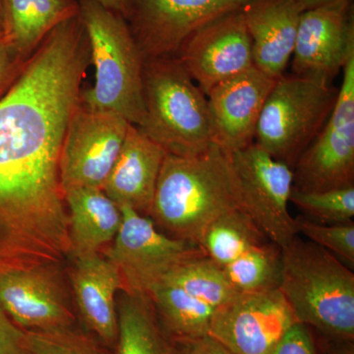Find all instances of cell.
Wrapping results in <instances>:
<instances>
[{
    "mask_svg": "<svg viewBox=\"0 0 354 354\" xmlns=\"http://www.w3.org/2000/svg\"><path fill=\"white\" fill-rule=\"evenodd\" d=\"M27 334L32 354H113L92 335L75 327Z\"/></svg>",
    "mask_w": 354,
    "mask_h": 354,
    "instance_id": "83f0119b",
    "label": "cell"
},
{
    "mask_svg": "<svg viewBox=\"0 0 354 354\" xmlns=\"http://www.w3.org/2000/svg\"><path fill=\"white\" fill-rule=\"evenodd\" d=\"M120 208L122 223L104 256L120 271L125 292L148 295L177 266L205 255L197 244L160 232L150 216Z\"/></svg>",
    "mask_w": 354,
    "mask_h": 354,
    "instance_id": "52a82bcc",
    "label": "cell"
},
{
    "mask_svg": "<svg viewBox=\"0 0 354 354\" xmlns=\"http://www.w3.org/2000/svg\"><path fill=\"white\" fill-rule=\"evenodd\" d=\"M297 323L279 288L239 292L215 310L209 335L234 354H271Z\"/></svg>",
    "mask_w": 354,
    "mask_h": 354,
    "instance_id": "7c38bea8",
    "label": "cell"
},
{
    "mask_svg": "<svg viewBox=\"0 0 354 354\" xmlns=\"http://www.w3.org/2000/svg\"><path fill=\"white\" fill-rule=\"evenodd\" d=\"M130 124L118 113L90 109L79 101L67 125L60 153L64 192L72 188L102 189Z\"/></svg>",
    "mask_w": 354,
    "mask_h": 354,
    "instance_id": "ba28073f",
    "label": "cell"
},
{
    "mask_svg": "<svg viewBox=\"0 0 354 354\" xmlns=\"http://www.w3.org/2000/svg\"><path fill=\"white\" fill-rule=\"evenodd\" d=\"M293 75L334 77L354 57L353 0L304 11L292 55Z\"/></svg>",
    "mask_w": 354,
    "mask_h": 354,
    "instance_id": "9a60e30c",
    "label": "cell"
},
{
    "mask_svg": "<svg viewBox=\"0 0 354 354\" xmlns=\"http://www.w3.org/2000/svg\"><path fill=\"white\" fill-rule=\"evenodd\" d=\"M329 354H354L353 346L351 342H342L341 346L333 348Z\"/></svg>",
    "mask_w": 354,
    "mask_h": 354,
    "instance_id": "d590c367",
    "label": "cell"
},
{
    "mask_svg": "<svg viewBox=\"0 0 354 354\" xmlns=\"http://www.w3.org/2000/svg\"><path fill=\"white\" fill-rule=\"evenodd\" d=\"M121 292L113 354H171V341L160 327L150 297Z\"/></svg>",
    "mask_w": 354,
    "mask_h": 354,
    "instance_id": "7402d4cb",
    "label": "cell"
},
{
    "mask_svg": "<svg viewBox=\"0 0 354 354\" xmlns=\"http://www.w3.org/2000/svg\"><path fill=\"white\" fill-rule=\"evenodd\" d=\"M90 64L78 14L46 37L0 99V272L69 255L60 153Z\"/></svg>",
    "mask_w": 354,
    "mask_h": 354,
    "instance_id": "6da1fadb",
    "label": "cell"
},
{
    "mask_svg": "<svg viewBox=\"0 0 354 354\" xmlns=\"http://www.w3.org/2000/svg\"><path fill=\"white\" fill-rule=\"evenodd\" d=\"M102 6L121 14L127 19L129 11V1L128 0H97Z\"/></svg>",
    "mask_w": 354,
    "mask_h": 354,
    "instance_id": "836d02e7",
    "label": "cell"
},
{
    "mask_svg": "<svg viewBox=\"0 0 354 354\" xmlns=\"http://www.w3.org/2000/svg\"><path fill=\"white\" fill-rule=\"evenodd\" d=\"M271 354H317L315 341L309 327L299 323L293 325Z\"/></svg>",
    "mask_w": 354,
    "mask_h": 354,
    "instance_id": "1f68e13d",
    "label": "cell"
},
{
    "mask_svg": "<svg viewBox=\"0 0 354 354\" xmlns=\"http://www.w3.org/2000/svg\"><path fill=\"white\" fill-rule=\"evenodd\" d=\"M68 214L70 255L100 253L113 242L122 223V212L102 189L72 188L64 191Z\"/></svg>",
    "mask_w": 354,
    "mask_h": 354,
    "instance_id": "ffe728a7",
    "label": "cell"
},
{
    "mask_svg": "<svg viewBox=\"0 0 354 354\" xmlns=\"http://www.w3.org/2000/svg\"><path fill=\"white\" fill-rule=\"evenodd\" d=\"M290 202L326 225L349 223L354 216V186L314 192L292 188Z\"/></svg>",
    "mask_w": 354,
    "mask_h": 354,
    "instance_id": "4316f807",
    "label": "cell"
},
{
    "mask_svg": "<svg viewBox=\"0 0 354 354\" xmlns=\"http://www.w3.org/2000/svg\"><path fill=\"white\" fill-rule=\"evenodd\" d=\"M339 88L315 76H281L266 100L255 143L292 169L330 118Z\"/></svg>",
    "mask_w": 354,
    "mask_h": 354,
    "instance_id": "8992f818",
    "label": "cell"
},
{
    "mask_svg": "<svg viewBox=\"0 0 354 354\" xmlns=\"http://www.w3.org/2000/svg\"><path fill=\"white\" fill-rule=\"evenodd\" d=\"M160 327L169 341L209 335L215 308L178 286L160 283L149 293Z\"/></svg>",
    "mask_w": 354,
    "mask_h": 354,
    "instance_id": "603a6c76",
    "label": "cell"
},
{
    "mask_svg": "<svg viewBox=\"0 0 354 354\" xmlns=\"http://www.w3.org/2000/svg\"><path fill=\"white\" fill-rule=\"evenodd\" d=\"M281 249L283 293L297 323L342 342L354 339V274L311 241L297 236Z\"/></svg>",
    "mask_w": 354,
    "mask_h": 354,
    "instance_id": "3957f363",
    "label": "cell"
},
{
    "mask_svg": "<svg viewBox=\"0 0 354 354\" xmlns=\"http://www.w3.org/2000/svg\"><path fill=\"white\" fill-rule=\"evenodd\" d=\"M60 264L0 272V306L27 332L75 327Z\"/></svg>",
    "mask_w": 354,
    "mask_h": 354,
    "instance_id": "4fadbf2b",
    "label": "cell"
},
{
    "mask_svg": "<svg viewBox=\"0 0 354 354\" xmlns=\"http://www.w3.org/2000/svg\"><path fill=\"white\" fill-rule=\"evenodd\" d=\"M72 290L84 327L113 351L118 341V293L124 290L116 266L100 253L74 258Z\"/></svg>",
    "mask_w": 354,
    "mask_h": 354,
    "instance_id": "e0dca14e",
    "label": "cell"
},
{
    "mask_svg": "<svg viewBox=\"0 0 354 354\" xmlns=\"http://www.w3.org/2000/svg\"><path fill=\"white\" fill-rule=\"evenodd\" d=\"M87 31L95 84L81 91L84 106L111 111L139 127L145 118L144 57L127 19L97 0H77Z\"/></svg>",
    "mask_w": 354,
    "mask_h": 354,
    "instance_id": "277c9868",
    "label": "cell"
},
{
    "mask_svg": "<svg viewBox=\"0 0 354 354\" xmlns=\"http://www.w3.org/2000/svg\"><path fill=\"white\" fill-rule=\"evenodd\" d=\"M242 209L272 243L283 248L295 237V218L288 212L293 186L292 169L254 142L230 155Z\"/></svg>",
    "mask_w": 354,
    "mask_h": 354,
    "instance_id": "30bf717a",
    "label": "cell"
},
{
    "mask_svg": "<svg viewBox=\"0 0 354 354\" xmlns=\"http://www.w3.org/2000/svg\"><path fill=\"white\" fill-rule=\"evenodd\" d=\"M237 209H242L239 180L220 147L213 144L192 157L167 153L149 214L164 234L198 245L214 221Z\"/></svg>",
    "mask_w": 354,
    "mask_h": 354,
    "instance_id": "7a4b0ae2",
    "label": "cell"
},
{
    "mask_svg": "<svg viewBox=\"0 0 354 354\" xmlns=\"http://www.w3.org/2000/svg\"><path fill=\"white\" fill-rule=\"evenodd\" d=\"M221 269L237 292L274 290L281 283V249L272 241H266Z\"/></svg>",
    "mask_w": 354,
    "mask_h": 354,
    "instance_id": "484cf974",
    "label": "cell"
},
{
    "mask_svg": "<svg viewBox=\"0 0 354 354\" xmlns=\"http://www.w3.org/2000/svg\"><path fill=\"white\" fill-rule=\"evenodd\" d=\"M277 80L253 66L207 94L213 143L232 155L255 141L266 100Z\"/></svg>",
    "mask_w": 354,
    "mask_h": 354,
    "instance_id": "2e32d148",
    "label": "cell"
},
{
    "mask_svg": "<svg viewBox=\"0 0 354 354\" xmlns=\"http://www.w3.org/2000/svg\"><path fill=\"white\" fill-rule=\"evenodd\" d=\"M145 118L138 127L167 153L192 157L213 145L207 95L178 58H146Z\"/></svg>",
    "mask_w": 354,
    "mask_h": 354,
    "instance_id": "5b68a950",
    "label": "cell"
},
{
    "mask_svg": "<svg viewBox=\"0 0 354 354\" xmlns=\"http://www.w3.org/2000/svg\"><path fill=\"white\" fill-rule=\"evenodd\" d=\"M27 62L20 57L6 32H0V99L15 82Z\"/></svg>",
    "mask_w": 354,
    "mask_h": 354,
    "instance_id": "f546056e",
    "label": "cell"
},
{
    "mask_svg": "<svg viewBox=\"0 0 354 354\" xmlns=\"http://www.w3.org/2000/svg\"><path fill=\"white\" fill-rule=\"evenodd\" d=\"M242 13L252 41L254 66L278 80L292 57L301 9L295 0H257Z\"/></svg>",
    "mask_w": 354,
    "mask_h": 354,
    "instance_id": "d6986e66",
    "label": "cell"
},
{
    "mask_svg": "<svg viewBox=\"0 0 354 354\" xmlns=\"http://www.w3.org/2000/svg\"><path fill=\"white\" fill-rule=\"evenodd\" d=\"M0 354H32L27 330L13 322L0 306Z\"/></svg>",
    "mask_w": 354,
    "mask_h": 354,
    "instance_id": "4dcf8cb0",
    "label": "cell"
},
{
    "mask_svg": "<svg viewBox=\"0 0 354 354\" xmlns=\"http://www.w3.org/2000/svg\"><path fill=\"white\" fill-rule=\"evenodd\" d=\"M160 283L178 286L215 309L227 304L239 293L230 285L220 266L206 255L181 263Z\"/></svg>",
    "mask_w": 354,
    "mask_h": 354,
    "instance_id": "d4e9b609",
    "label": "cell"
},
{
    "mask_svg": "<svg viewBox=\"0 0 354 354\" xmlns=\"http://www.w3.org/2000/svg\"><path fill=\"white\" fill-rule=\"evenodd\" d=\"M3 29H4L3 3H2V0H0V32L3 31Z\"/></svg>",
    "mask_w": 354,
    "mask_h": 354,
    "instance_id": "8d00e7d4",
    "label": "cell"
},
{
    "mask_svg": "<svg viewBox=\"0 0 354 354\" xmlns=\"http://www.w3.org/2000/svg\"><path fill=\"white\" fill-rule=\"evenodd\" d=\"M337 102L292 167V188L304 192L354 186V57L344 67Z\"/></svg>",
    "mask_w": 354,
    "mask_h": 354,
    "instance_id": "9c48e42d",
    "label": "cell"
},
{
    "mask_svg": "<svg viewBox=\"0 0 354 354\" xmlns=\"http://www.w3.org/2000/svg\"><path fill=\"white\" fill-rule=\"evenodd\" d=\"M269 241L242 209L228 212L203 232L198 246L221 268L234 262L254 246Z\"/></svg>",
    "mask_w": 354,
    "mask_h": 354,
    "instance_id": "cb8c5ba5",
    "label": "cell"
},
{
    "mask_svg": "<svg viewBox=\"0 0 354 354\" xmlns=\"http://www.w3.org/2000/svg\"><path fill=\"white\" fill-rule=\"evenodd\" d=\"M297 234H304L310 241L329 252L337 254L351 267L354 266V223L349 221L337 225L319 223L310 218H295Z\"/></svg>",
    "mask_w": 354,
    "mask_h": 354,
    "instance_id": "f1b7e54d",
    "label": "cell"
},
{
    "mask_svg": "<svg viewBox=\"0 0 354 354\" xmlns=\"http://www.w3.org/2000/svg\"><path fill=\"white\" fill-rule=\"evenodd\" d=\"M127 21L144 59L174 57L200 28L257 0H128Z\"/></svg>",
    "mask_w": 354,
    "mask_h": 354,
    "instance_id": "8fae6325",
    "label": "cell"
},
{
    "mask_svg": "<svg viewBox=\"0 0 354 354\" xmlns=\"http://www.w3.org/2000/svg\"><path fill=\"white\" fill-rule=\"evenodd\" d=\"M165 155L162 147L130 124L102 190L118 206L149 216Z\"/></svg>",
    "mask_w": 354,
    "mask_h": 354,
    "instance_id": "ac0fdd59",
    "label": "cell"
},
{
    "mask_svg": "<svg viewBox=\"0 0 354 354\" xmlns=\"http://www.w3.org/2000/svg\"><path fill=\"white\" fill-rule=\"evenodd\" d=\"M171 354H234L209 335L171 341Z\"/></svg>",
    "mask_w": 354,
    "mask_h": 354,
    "instance_id": "d6a6232c",
    "label": "cell"
},
{
    "mask_svg": "<svg viewBox=\"0 0 354 354\" xmlns=\"http://www.w3.org/2000/svg\"><path fill=\"white\" fill-rule=\"evenodd\" d=\"M205 95L254 66L252 41L242 11L213 21L183 44L176 55Z\"/></svg>",
    "mask_w": 354,
    "mask_h": 354,
    "instance_id": "5bb4252c",
    "label": "cell"
},
{
    "mask_svg": "<svg viewBox=\"0 0 354 354\" xmlns=\"http://www.w3.org/2000/svg\"><path fill=\"white\" fill-rule=\"evenodd\" d=\"M2 3L3 32L25 62L55 27L79 14L77 0H2Z\"/></svg>",
    "mask_w": 354,
    "mask_h": 354,
    "instance_id": "44dd1931",
    "label": "cell"
},
{
    "mask_svg": "<svg viewBox=\"0 0 354 354\" xmlns=\"http://www.w3.org/2000/svg\"><path fill=\"white\" fill-rule=\"evenodd\" d=\"M339 1V0H295L297 6L301 9L302 12L310 10V9L317 8L327 6V4L334 3V2Z\"/></svg>",
    "mask_w": 354,
    "mask_h": 354,
    "instance_id": "e575fe53",
    "label": "cell"
}]
</instances>
